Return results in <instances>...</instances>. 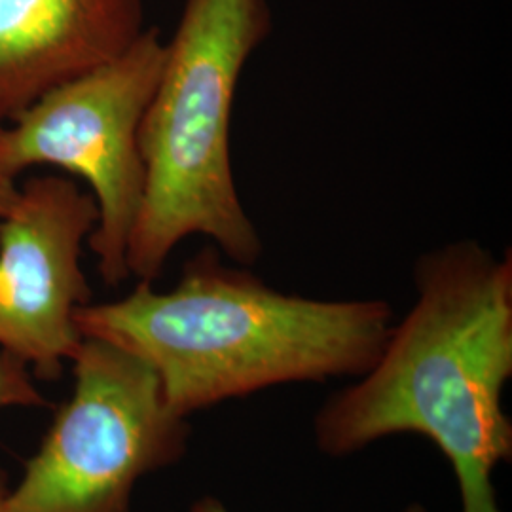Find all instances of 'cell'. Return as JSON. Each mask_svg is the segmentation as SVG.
<instances>
[{
    "mask_svg": "<svg viewBox=\"0 0 512 512\" xmlns=\"http://www.w3.org/2000/svg\"><path fill=\"white\" fill-rule=\"evenodd\" d=\"M418 300L363 380L315 420L319 448L348 456L374 440H433L458 478L461 511L501 512L495 467L512 456L503 391L512 376V255L475 239L421 255Z\"/></svg>",
    "mask_w": 512,
    "mask_h": 512,
    "instance_id": "6da1fadb",
    "label": "cell"
},
{
    "mask_svg": "<svg viewBox=\"0 0 512 512\" xmlns=\"http://www.w3.org/2000/svg\"><path fill=\"white\" fill-rule=\"evenodd\" d=\"M82 338L145 361L169 406L188 416L226 399L291 382L363 376L391 334L384 300H315L230 268L213 245L184 264L175 289L152 281L76 311Z\"/></svg>",
    "mask_w": 512,
    "mask_h": 512,
    "instance_id": "7a4b0ae2",
    "label": "cell"
},
{
    "mask_svg": "<svg viewBox=\"0 0 512 512\" xmlns=\"http://www.w3.org/2000/svg\"><path fill=\"white\" fill-rule=\"evenodd\" d=\"M272 25L268 0H184L139 129L145 194L128 247L139 281L158 279L192 236L239 266L264 253L239 198L230 135L239 78Z\"/></svg>",
    "mask_w": 512,
    "mask_h": 512,
    "instance_id": "3957f363",
    "label": "cell"
},
{
    "mask_svg": "<svg viewBox=\"0 0 512 512\" xmlns=\"http://www.w3.org/2000/svg\"><path fill=\"white\" fill-rule=\"evenodd\" d=\"M165 42L147 27L122 54L44 93L0 135V169L38 165L88 184L99 219L88 238L103 281H126L128 247L145 194L139 129L160 80Z\"/></svg>",
    "mask_w": 512,
    "mask_h": 512,
    "instance_id": "277c9868",
    "label": "cell"
},
{
    "mask_svg": "<svg viewBox=\"0 0 512 512\" xmlns=\"http://www.w3.org/2000/svg\"><path fill=\"white\" fill-rule=\"evenodd\" d=\"M74 389L10 507L16 512H131L141 476L183 458L190 427L165 399L158 374L124 349L84 338Z\"/></svg>",
    "mask_w": 512,
    "mask_h": 512,
    "instance_id": "5b68a950",
    "label": "cell"
},
{
    "mask_svg": "<svg viewBox=\"0 0 512 512\" xmlns=\"http://www.w3.org/2000/svg\"><path fill=\"white\" fill-rule=\"evenodd\" d=\"M99 213L69 177L37 175L0 219V351L57 380L82 344L76 311L92 302L82 247Z\"/></svg>",
    "mask_w": 512,
    "mask_h": 512,
    "instance_id": "8992f818",
    "label": "cell"
},
{
    "mask_svg": "<svg viewBox=\"0 0 512 512\" xmlns=\"http://www.w3.org/2000/svg\"><path fill=\"white\" fill-rule=\"evenodd\" d=\"M145 29L143 0H0V124L122 54Z\"/></svg>",
    "mask_w": 512,
    "mask_h": 512,
    "instance_id": "52a82bcc",
    "label": "cell"
},
{
    "mask_svg": "<svg viewBox=\"0 0 512 512\" xmlns=\"http://www.w3.org/2000/svg\"><path fill=\"white\" fill-rule=\"evenodd\" d=\"M44 404L48 403L38 393L37 385L33 384L29 366L21 363L14 355L0 351V408H35Z\"/></svg>",
    "mask_w": 512,
    "mask_h": 512,
    "instance_id": "ba28073f",
    "label": "cell"
},
{
    "mask_svg": "<svg viewBox=\"0 0 512 512\" xmlns=\"http://www.w3.org/2000/svg\"><path fill=\"white\" fill-rule=\"evenodd\" d=\"M19 186L16 179L0 169V219L10 211L18 198Z\"/></svg>",
    "mask_w": 512,
    "mask_h": 512,
    "instance_id": "9c48e42d",
    "label": "cell"
},
{
    "mask_svg": "<svg viewBox=\"0 0 512 512\" xmlns=\"http://www.w3.org/2000/svg\"><path fill=\"white\" fill-rule=\"evenodd\" d=\"M192 512H228L226 511V507L220 503L219 499H215V497H203L200 499L194 507H192ZM404 512H427L421 505H410L408 509Z\"/></svg>",
    "mask_w": 512,
    "mask_h": 512,
    "instance_id": "30bf717a",
    "label": "cell"
},
{
    "mask_svg": "<svg viewBox=\"0 0 512 512\" xmlns=\"http://www.w3.org/2000/svg\"><path fill=\"white\" fill-rule=\"evenodd\" d=\"M10 486H8V475L0 471V512H16L10 507Z\"/></svg>",
    "mask_w": 512,
    "mask_h": 512,
    "instance_id": "8fae6325",
    "label": "cell"
},
{
    "mask_svg": "<svg viewBox=\"0 0 512 512\" xmlns=\"http://www.w3.org/2000/svg\"><path fill=\"white\" fill-rule=\"evenodd\" d=\"M2 129H4V126H2V124H0V135H2Z\"/></svg>",
    "mask_w": 512,
    "mask_h": 512,
    "instance_id": "7c38bea8",
    "label": "cell"
}]
</instances>
